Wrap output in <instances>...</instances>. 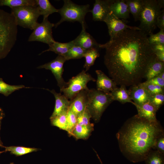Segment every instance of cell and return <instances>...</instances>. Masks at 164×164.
I'll return each mask as SVG.
<instances>
[{
  "label": "cell",
  "mask_w": 164,
  "mask_h": 164,
  "mask_svg": "<svg viewBox=\"0 0 164 164\" xmlns=\"http://www.w3.org/2000/svg\"><path fill=\"white\" fill-rule=\"evenodd\" d=\"M147 35L140 30L127 29L106 43L104 63L116 85L137 84L144 78L155 56Z\"/></svg>",
  "instance_id": "6da1fadb"
},
{
  "label": "cell",
  "mask_w": 164,
  "mask_h": 164,
  "mask_svg": "<svg viewBox=\"0 0 164 164\" xmlns=\"http://www.w3.org/2000/svg\"><path fill=\"white\" fill-rule=\"evenodd\" d=\"M164 129L159 122H150L137 114L128 119L117 133L121 153L133 162L144 161Z\"/></svg>",
  "instance_id": "7a4b0ae2"
},
{
  "label": "cell",
  "mask_w": 164,
  "mask_h": 164,
  "mask_svg": "<svg viewBox=\"0 0 164 164\" xmlns=\"http://www.w3.org/2000/svg\"><path fill=\"white\" fill-rule=\"evenodd\" d=\"M17 26L12 14L0 9V60L7 56L15 43Z\"/></svg>",
  "instance_id": "3957f363"
},
{
  "label": "cell",
  "mask_w": 164,
  "mask_h": 164,
  "mask_svg": "<svg viewBox=\"0 0 164 164\" xmlns=\"http://www.w3.org/2000/svg\"><path fill=\"white\" fill-rule=\"evenodd\" d=\"M143 5L138 27L148 35L153 33L156 27L157 18L161 13L164 8V0H143Z\"/></svg>",
  "instance_id": "277c9868"
},
{
  "label": "cell",
  "mask_w": 164,
  "mask_h": 164,
  "mask_svg": "<svg viewBox=\"0 0 164 164\" xmlns=\"http://www.w3.org/2000/svg\"><path fill=\"white\" fill-rule=\"evenodd\" d=\"M113 101L110 93L89 89L87 108L95 122L99 121L104 112Z\"/></svg>",
  "instance_id": "5b68a950"
},
{
  "label": "cell",
  "mask_w": 164,
  "mask_h": 164,
  "mask_svg": "<svg viewBox=\"0 0 164 164\" xmlns=\"http://www.w3.org/2000/svg\"><path fill=\"white\" fill-rule=\"evenodd\" d=\"M63 1V6L58 9V12L61 15V19L54 24L55 27L56 28L64 21L78 22L82 26L86 25L85 17L87 13L90 11V5L89 4L79 5L70 0Z\"/></svg>",
  "instance_id": "8992f818"
},
{
  "label": "cell",
  "mask_w": 164,
  "mask_h": 164,
  "mask_svg": "<svg viewBox=\"0 0 164 164\" xmlns=\"http://www.w3.org/2000/svg\"><path fill=\"white\" fill-rule=\"evenodd\" d=\"M17 26L33 29L40 15L36 6H22L11 9Z\"/></svg>",
  "instance_id": "52a82bcc"
},
{
  "label": "cell",
  "mask_w": 164,
  "mask_h": 164,
  "mask_svg": "<svg viewBox=\"0 0 164 164\" xmlns=\"http://www.w3.org/2000/svg\"><path fill=\"white\" fill-rule=\"evenodd\" d=\"M91 81L94 82L96 80L83 70L70 79L67 87L60 90V92H62L64 95L70 100L81 91L88 89L87 84Z\"/></svg>",
  "instance_id": "ba28073f"
},
{
  "label": "cell",
  "mask_w": 164,
  "mask_h": 164,
  "mask_svg": "<svg viewBox=\"0 0 164 164\" xmlns=\"http://www.w3.org/2000/svg\"><path fill=\"white\" fill-rule=\"evenodd\" d=\"M54 26V24L50 22L48 18L43 19L41 23L36 24L28 41H39L51 45L55 41L52 35V29Z\"/></svg>",
  "instance_id": "9c48e42d"
},
{
  "label": "cell",
  "mask_w": 164,
  "mask_h": 164,
  "mask_svg": "<svg viewBox=\"0 0 164 164\" xmlns=\"http://www.w3.org/2000/svg\"><path fill=\"white\" fill-rule=\"evenodd\" d=\"M64 56L58 55L54 60L37 67L38 69H45L50 70L56 79L60 90L67 87V82L64 80L62 75L64 69L63 65L66 61Z\"/></svg>",
  "instance_id": "30bf717a"
},
{
  "label": "cell",
  "mask_w": 164,
  "mask_h": 164,
  "mask_svg": "<svg viewBox=\"0 0 164 164\" xmlns=\"http://www.w3.org/2000/svg\"><path fill=\"white\" fill-rule=\"evenodd\" d=\"M107 24L110 39L114 38L127 29L140 30L138 27L127 25L111 12L104 21Z\"/></svg>",
  "instance_id": "8fae6325"
},
{
  "label": "cell",
  "mask_w": 164,
  "mask_h": 164,
  "mask_svg": "<svg viewBox=\"0 0 164 164\" xmlns=\"http://www.w3.org/2000/svg\"><path fill=\"white\" fill-rule=\"evenodd\" d=\"M89 90L88 88L81 91L70 100L68 110L75 114L77 117L83 112L87 108Z\"/></svg>",
  "instance_id": "7c38bea8"
},
{
  "label": "cell",
  "mask_w": 164,
  "mask_h": 164,
  "mask_svg": "<svg viewBox=\"0 0 164 164\" xmlns=\"http://www.w3.org/2000/svg\"><path fill=\"white\" fill-rule=\"evenodd\" d=\"M113 0H96L92 13L94 21L104 22L111 12L110 6Z\"/></svg>",
  "instance_id": "4fadbf2b"
},
{
  "label": "cell",
  "mask_w": 164,
  "mask_h": 164,
  "mask_svg": "<svg viewBox=\"0 0 164 164\" xmlns=\"http://www.w3.org/2000/svg\"><path fill=\"white\" fill-rule=\"evenodd\" d=\"M128 90L133 104H142L149 101L151 96L141 82L131 86Z\"/></svg>",
  "instance_id": "5bb4252c"
},
{
  "label": "cell",
  "mask_w": 164,
  "mask_h": 164,
  "mask_svg": "<svg viewBox=\"0 0 164 164\" xmlns=\"http://www.w3.org/2000/svg\"><path fill=\"white\" fill-rule=\"evenodd\" d=\"M82 29L79 35L73 40L75 46L87 50L93 48H100V44L97 43L93 37L86 30V25L82 26Z\"/></svg>",
  "instance_id": "9a60e30c"
},
{
  "label": "cell",
  "mask_w": 164,
  "mask_h": 164,
  "mask_svg": "<svg viewBox=\"0 0 164 164\" xmlns=\"http://www.w3.org/2000/svg\"><path fill=\"white\" fill-rule=\"evenodd\" d=\"M97 78L96 88L98 91L105 93H109L118 87L115 82L100 70L95 71Z\"/></svg>",
  "instance_id": "2e32d148"
},
{
  "label": "cell",
  "mask_w": 164,
  "mask_h": 164,
  "mask_svg": "<svg viewBox=\"0 0 164 164\" xmlns=\"http://www.w3.org/2000/svg\"><path fill=\"white\" fill-rule=\"evenodd\" d=\"M134 105L136 108L137 115L139 117L150 122L158 121L156 118V113L158 110L149 101L140 105Z\"/></svg>",
  "instance_id": "e0dca14e"
},
{
  "label": "cell",
  "mask_w": 164,
  "mask_h": 164,
  "mask_svg": "<svg viewBox=\"0 0 164 164\" xmlns=\"http://www.w3.org/2000/svg\"><path fill=\"white\" fill-rule=\"evenodd\" d=\"M46 90L54 95L55 99L54 110L50 118L54 117L65 111L68 110L70 101L63 94L57 93L54 90Z\"/></svg>",
  "instance_id": "ac0fdd59"
},
{
  "label": "cell",
  "mask_w": 164,
  "mask_h": 164,
  "mask_svg": "<svg viewBox=\"0 0 164 164\" xmlns=\"http://www.w3.org/2000/svg\"><path fill=\"white\" fill-rule=\"evenodd\" d=\"M110 10L117 17L126 20L129 18L130 12L125 0H113Z\"/></svg>",
  "instance_id": "d6986e66"
},
{
  "label": "cell",
  "mask_w": 164,
  "mask_h": 164,
  "mask_svg": "<svg viewBox=\"0 0 164 164\" xmlns=\"http://www.w3.org/2000/svg\"><path fill=\"white\" fill-rule=\"evenodd\" d=\"M164 71V62L159 60L155 56L148 65L144 78L146 80L158 76Z\"/></svg>",
  "instance_id": "ffe728a7"
},
{
  "label": "cell",
  "mask_w": 164,
  "mask_h": 164,
  "mask_svg": "<svg viewBox=\"0 0 164 164\" xmlns=\"http://www.w3.org/2000/svg\"><path fill=\"white\" fill-rule=\"evenodd\" d=\"M124 85L120 86L119 88L117 87L110 92L112 98L114 101H118L122 104L133 102L131 99L129 91Z\"/></svg>",
  "instance_id": "44dd1931"
},
{
  "label": "cell",
  "mask_w": 164,
  "mask_h": 164,
  "mask_svg": "<svg viewBox=\"0 0 164 164\" xmlns=\"http://www.w3.org/2000/svg\"><path fill=\"white\" fill-rule=\"evenodd\" d=\"M94 126L93 123L87 125H81L77 123L72 131V136L77 139H87L94 130Z\"/></svg>",
  "instance_id": "7402d4cb"
},
{
  "label": "cell",
  "mask_w": 164,
  "mask_h": 164,
  "mask_svg": "<svg viewBox=\"0 0 164 164\" xmlns=\"http://www.w3.org/2000/svg\"><path fill=\"white\" fill-rule=\"evenodd\" d=\"M75 46L73 40L66 43H61L55 41L49 46V48L41 52L39 55L48 51H52L58 55L63 56L72 47Z\"/></svg>",
  "instance_id": "603a6c76"
},
{
  "label": "cell",
  "mask_w": 164,
  "mask_h": 164,
  "mask_svg": "<svg viewBox=\"0 0 164 164\" xmlns=\"http://www.w3.org/2000/svg\"><path fill=\"white\" fill-rule=\"evenodd\" d=\"M36 1L39 15H43V19L48 18L50 15L58 12V9L54 7L48 0H36Z\"/></svg>",
  "instance_id": "cb8c5ba5"
},
{
  "label": "cell",
  "mask_w": 164,
  "mask_h": 164,
  "mask_svg": "<svg viewBox=\"0 0 164 164\" xmlns=\"http://www.w3.org/2000/svg\"><path fill=\"white\" fill-rule=\"evenodd\" d=\"M130 13L132 15L134 20H139L143 5V0H125Z\"/></svg>",
  "instance_id": "d4e9b609"
},
{
  "label": "cell",
  "mask_w": 164,
  "mask_h": 164,
  "mask_svg": "<svg viewBox=\"0 0 164 164\" xmlns=\"http://www.w3.org/2000/svg\"><path fill=\"white\" fill-rule=\"evenodd\" d=\"M99 48H93L86 50L84 56L85 59V63L84 67L85 68V71L88 70L90 67L93 65L95 60L100 56Z\"/></svg>",
  "instance_id": "484cf974"
},
{
  "label": "cell",
  "mask_w": 164,
  "mask_h": 164,
  "mask_svg": "<svg viewBox=\"0 0 164 164\" xmlns=\"http://www.w3.org/2000/svg\"><path fill=\"white\" fill-rule=\"evenodd\" d=\"M4 151L0 152V154L2 153L9 152L11 154L17 156H22L33 152H36L39 149L34 148L26 147L23 146H4Z\"/></svg>",
  "instance_id": "4316f807"
},
{
  "label": "cell",
  "mask_w": 164,
  "mask_h": 164,
  "mask_svg": "<svg viewBox=\"0 0 164 164\" xmlns=\"http://www.w3.org/2000/svg\"><path fill=\"white\" fill-rule=\"evenodd\" d=\"M25 5L36 6V0H0V6H6L12 9Z\"/></svg>",
  "instance_id": "83f0119b"
},
{
  "label": "cell",
  "mask_w": 164,
  "mask_h": 164,
  "mask_svg": "<svg viewBox=\"0 0 164 164\" xmlns=\"http://www.w3.org/2000/svg\"><path fill=\"white\" fill-rule=\"evenodd\" d=\"M144 161L146 164H164V154L155 150H152Z\"/></svg>",
  "instance_id": "f1b7e54d"
},
{
  "label": "cell",
  "mask_w": 164,
  "mask_h": 164,
  "mask_svg": "<svg viewBox=\"0 0 164 164\" xmlns=\"http://www.w3.org/2000/svg\"><path fill=\"white\" fill-rule=\"evenodd\" d=\"M68 111H65L54 117L50 118L51 125L67 131V117Z\"/></svg>",
  "instance_id": "f546056e"
},
{
  "label": "cell",
  "mask_w": 164,
  "mask_h": 164,
  "mask_svg": "<svg viewBox=\"0 0 164 164\" xmlns=\"http://www.w3.org/2000/svg\"><path fill=\"white\" fill-rule=\"evenodd\" d=\"M29 88L21 85H11L5 83L0 78V93L7 97L15 91L23 88Z\"/></svg>",
  "instance_id": "4dcf8cb0"
},
{
  "label": "cell",
  "mask_w": 164,
  "mask_h": 164,
  "mask_svg": "<svg viewBox=\"0 0 164 164\" xmlns=\"http://www.w3.org/2000/svg\"><path fill=\"white\" fill-rule=\"evenodd\" d=\"M86 50L80 47L74 46L63 56H64L66 60L80 59L84 57Z\"/></svg>",
  "instance_id": "1f68e13d"
},
{
  "label": "cell",
  "mask_w": 164,
  "mask_h": 164,
  "mask_svg": "<svg viewBox=\"0 0 164 164\" xmlns=\"http://www.w3.org/2000/svg\"><path fill=\"white\" fill-rule=\"evenodd\" d=\"M77 123V116L68 110L67 117V132L70 136H72V131Z\"/></svg>",
  "instance_id": "d6a6232c"
},
{
  "label": "cell",
  "mask_w": 164,
  "mask_h": 164,
  "mask_svg": "<svg viewBox=\"0 0 164 164\" xmlns=\"http://www.w3.org/2000/svg\"><path fill=\"white\" fill-rule=\"evenodd\" d=\"M148 39L150 45H164V29H160L156 34H151L148 37Z\"/></svg>",
  "instance_id": "836d02e7"
},
{
  "label": "cell",
  "mask_w": 164,
  "mask_h": 164,
  "mask_svg": "<svg viewBox=\"0 0 164 164\" xmlns=\"http://www.w3.org/2000/svg\"><path fill=\"white\" fill-rule=\"evenodd\" d=\"M141 83L151 95L164 93V88L160 86L147 83L145 82Z\"/></svg>",
  "instance_id": "e575fe53"
},
{
  "label": "cell",
  "mask_w": 164,
  "mask_h": 164,
  "mask_svg": "<svg viewBox=\"0 0 164 164\" xmlns=\"http://www.w3.org/2000/svg\"><path fill=\"white\" fill-rule=\"evenodd\" d=\"M149 101L158 110L164 104V93L151 95Z\"/></svg>",
  "instance_id": "d590c367"
},
{
  "label": "cell",
  "mask_w": 164,
  "mask_h": 164,
  "mask_svg": "<svg viewBox=\"0 0 164 164\" xmlns=\"http://www.w3.org/2000/svg\"><path fill=\"white\" fill-rule=\"evenodd\" d=\"M91 116L86 108L84 111L77 117V124L81 125H87L91 124L90 119Z\"/></svg>",
  "instance_id": "8d00e7d4"
},
{
  "label": "cell",
  "mask_w": 164,
  "mask_h": 164,
  "mask_svg": "<svg viewBox=\"0 0 164 164\" xmlns=\"http://www.w3.org/2000/svg\"><path fill=\"white\" fill-rule=\"evenodd\" d=\"M153 149L164 154V132L161 133L156 138Z\"/></svg>",
  "instance_id": "74e56055"
},
{
  "label": "cell",
  "mask_w": 164,
  "mask_h": 164,
  "mask_svg": "<svg viewBox=\"0 0 164 164\" xmlns=\"http://www.w3.org/2000/svg\"><path fill=\"white\" fill-rule=\"evenodd\" d=\"M145 82L147 83L158 85L164 88V80L158 76L146 80Z\"/></svg>",
  "instance_id": "f35d334b"
},
{
  "label": "cell",
  "mask_w": 164,
  "mask_h": 164,
  "mask_svg": "<svg viewBox=\"0 0 164 164\" xmlns=\"http://www.w3.org/2000/svg\"><path fill=\"white\" fill-rule=\"evenodd\" d=\"M156 26L160 29H164V9L161 13L157 18L156 22Z\"/></svg>",
  "instance_id": "ab89813d"
},
{
  "label": "cell",
  "mask_w": 164,
  "mask_h": 164,
  "mask_svg": "<svg viewBox=\"0 0 164 164\" xmlns=\"http://www.w3.org/2000/svg\"><path fill=\"white\" fill-rule=\"evenodd\" d=\"M154 53L159 60L164 62V51H157Z\"/></svg>",
  "instance_id": "60d3db41"
},
{
  "label": "cell",
  "mask_w": 164,
  "mask_h": 164,
  "mask_svg": "<svg viewBox=\"0 0 164 164\" xmlns=\"http://www.w3.org/2000/svg\"><path fill=\"white\" fill-rule=\"evenodd\" d=\"M5 114L3 111L2 108H0V122H1Z\"/></svg>",
  "instance_id": "b9f144b4"
},
{
  "label": "cell",
  "mask_w": 164,
  "mask_h": 164,
  "mask_svg": "<svg viewBox=\"0 0 164 164\" xmlns=\"http://www.w3.org/2000/svg\"><path fill=\"white\" fill-rule=\"evenodd\" d=\"M158 76L164 80V71L161 73Z\"/></svg>",
  "instance_id": "7bdbcfd3"
},
{
  "label": "cell",
  "mask_w": 164,
  "mask_h": 164,
  "mask_svg": "<svg viewBox=\"0 0 164 164\" xmlns=\"http://www.w3.org/2000/svg\"><path fill=\"white\" fill-rule=\"evenodd\" d=\"M1 122H0V131L1 129ZM4 146L3 145V143L2 142L0 137V147H3Z\"/></svg>",
  "instance_id": "ee69618b"
},
{
  "label": "cell",
  "mask_w": 164,
  "mask_h": 164,
  "mask_svg": "<svg viewBox=\"0 0 164 164\" xmlns=\"http://www.w3.org/2000/svg\"><path fill=\"white\" fill-rule=\"evenodd\" d=\"M96 153V154H97V155L98 158V159H99L101 163V164H103L102 161H101V159L100 158L99 156H98V155L97 154V153L96 152H95Z\"/></svg>",
  "instance_id": "f6af8a7d"
},
{
  "label": "cell",
  "mask_w": 164,
  "mask_h": 164,
  "mask_svg": "<svg viewBox=\"0 0 164 164\" xmlns=\"http://www.w3.org/2000/svg\"><path fill=\"white\" fill-rule=\"evenodd\" d=\"M10 164H14L13 163H11Z\"/></svg>",
  "instance_id": "bcb514c9"
}]
</instances>
